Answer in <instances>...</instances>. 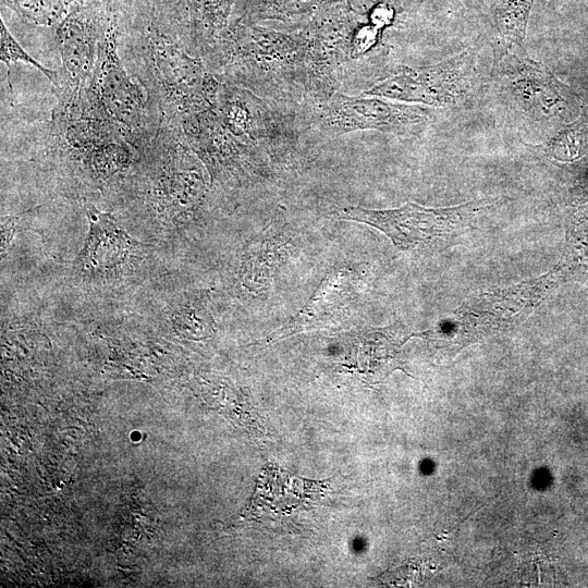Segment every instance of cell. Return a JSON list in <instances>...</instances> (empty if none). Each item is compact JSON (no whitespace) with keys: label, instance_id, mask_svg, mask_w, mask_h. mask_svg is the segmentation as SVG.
<instances>
[{"label":"cell","instance_id":"1","mask_svg":"<svg viewBox=\"0 0 588 588\" xmlns=\"http://www.w3.org/2000/svg\"><path fill=\"white\" fill-rule=\"evenodd\" d=\"M120 25L134 77L158 122L180 123L187 115L216 108L220 81L185 48L169 19L149 0H122Z\"/></svg>","mask_w":588,"mask_h":588},{"label":"cell","instance_id":"2","mask_svg":"<svg viewBox=\"0 0 588 588\" xmlns=\"http://www.w3.org/2000/svg\"><path fill=\"white\" fill-rule=\"evenodd\" d=\"M305 44L302 38L268 32L242 16L230 24L211 68L228 81L262 98L287 99L305 94Z\"/></svg>","mask_w":588,"mask_h":588},{"label":"cell","instance_id":"3","mask_svg":"<svg viewBox=\"0 0 588 588\" xmlns=\"http://www.w3.org/2000/svg\"><path fill=\"white\" fill-rule=\"evenodd\" d=\"M120 14L121 8L99 41L97 60L85 93L97 109L139 150L149 142L159 122L144 88L128 75L119 57Z\"/></svg>","mask_w":588,"mask_h":588},{"label":"cell","instance_id":"4","mask_svg":"<svg viewBox=\"0 0 588 588\" xmlns=\"http://www.w3.org/2000/svg\"><path fill=\"white\" fill-rule=\"evenodd\" d=\"M488 205L485 199L448 208H426L414 203L383 210L345 207L335 211L334 217L369 224L383 232L396 247L407 249L452 236Z\"/></svg>","mask_w":588,"mask_h":588},{"label":"cell","instance_id":"5","mask_svg":"<svg viewBox=\"0 0 588 588\" xmlns=\"http://www.w3.org/2000/svg\"><path fill=\"white\" fill-rule=\"evenodd\" d=\"M476 60V49L468 47L430 66H401L363 94L434 107L456 105L471 88Z\"/></svg>","mask_w":588,"mask_h":588},{"label":"cell","instance_id":"6","mask_svg":"<svg viewBox=\"0 0 588 588\" xmlns=\"http://www.w3.org/2000/svg\"><path fill=\"white\" fill-rule=\"evenodd\" d=\"M253 91L220 81L216 110L228 130L240 140L256 148H280L297 137L290 114Z\"/></svg>","mask_w":588,"mask_h":588},{"label":"cell","instance_id":"7","mask_svg":"<svg viewBox=\"0 0 588 588\" xmlns=\"http://www.w3.org/2000/svg\"><path fill=\"white\" fill-rule=\"evenodd\" d=\"M317 105L314 122L334 135L358 130L405 134L416 132L428 120L427 112L418 106L350 97L340 91Z\"/></svg>","mask_w":588,"mask_h":588},{"label":"cell","instance_id":"8","mask_svg":"<svg viewBox=\"0 0 588 588\" xmlns=\"http://www.w3.org/2000/svg\"><path fill=\"white\" fill-rule=\"evenodd\" d=\"M503 88L513 106L537 122L556 113L562 101L559 84L539 62L526 54L506 52L499 64Z\"/></svg>","mask_w":588,"mask_h":588},{"label":"cell","instance_id":"9","mask_svg":"<svg viewBox=\"0 0 588 588\" xmlns=\"http://www.w3.org/2000/svg\"><path fill=\"white\" fill-rule=\"evenodd\" d=\"M88 233L74 262L82 273L99 274L125 265L143 252L145 245L134 240L108 212L95 206L85 208Z\"/></svg>","mask_w":588,"mask_h":588},{"label":"cell","instance_id":"10","mask_svg":"<svg viewBox=\"0 0 588 588\" xmlns=\"http://www.w3.org/2000/svg\"><path fill=\"white\" fill-rule=\"evenodd\" d=\"M233 0H180L174 27L195 57L208 61L228 26Z\"/></svg>","mask_w":588,"mask_h":588},{"label":"cell","instance_id":"11","mask_svg":"<svg viewBox=\"0 0 588 588\" xmlns=\"http://www.w3.org/2000/svg\"><path fill=\"white\" fill-rule=\"evenodd\" d=\"M353 304L354 291L350 275L344 271H335L321 282L309 303L270 339L278 340L341 322L348 317Z\"/></svg>","mask_w":588,"mask_h":588},{"label":"cell","instance_id":"12","mask_svg":"<svg viewBox=\"0 0 588 588\" xmlns=\"http://www.w3.org/2000/svg\"><path fill=\"white\" fill-rule=\"evenodd\" d=\"M79 0H1L22 22L54 28Z\"/></svg>","mask_w":588,"mask_h":588},{"label":"cell","instance_id":"13","mask_svg":"<svg viewBox=\"0 0 588 588\" xmlns=\"http://www.w3.org/2000/svg\"><path fill=\"white\" fill-rule=\"evenodd\" d=\"M535 0H494L497 27L509 47H520Z\"/></svg>","mask_w":588,"mask_h":588},{"label":"cell","instance_id":"14","mask_svg":"<svg viewBox=\"0 0 588 588\" xmlns=\"http://www.w3.org/2000/svg\"><path fill=\"white\" fill-rule=\"evenodd\" d=\"M0 56L1 62L8 69H10L11 64L15 62L26 63L41 72L57 87V89L60 88V74L53 70H50L49 68H46L44 64L28 54L12 36L2 17L0 20Z\"/></svg>","mask_w":588,"mask_h":588},{"label":"cell","instance_id":"15","mask_svg":"<svg viewBox=\"0 0 588 588\" xmlns=\"http://www.w3.org/2000/svg\"><path fill=\"white\" fill-rule=\"evenodd\" d=\"M581 134L577 131L563 132L549 145L551 155L556 159H573L579 154Z\"/></svg>","mask_w":588,"mask_h":588},{"label":"cell","instance_id":"16","mask_svg":"<svg viewBox=\"0 0 588 588\" xmlns=\"http://www.w3.org/2000/svg\"><path fill=\"white\" fill-rule=\"evenodd\" d=\"M395 17V8L390 0L378 2L369 13V22L381 30L391 25Z\"/></svg>","mask_w":588,"mask_h":588},{"label":"cell","instance_id":"17","mask_svg":"<svg viewBox=\"0 0 588 588\" xmlns=\"http://www.w3.org/2000/svg\"><path fill=\"white\" fill-rule=\"evenodd\" d=\"M151 5L160 13L173 20L176 15V10L180 0H149Z\"/></svg>","mask_w":588,"mask_h":588}]
</instances>
